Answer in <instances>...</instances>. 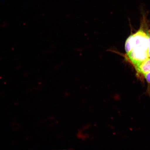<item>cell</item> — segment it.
Segmentation results:
<instances>
[{
	"label": "cell",
	"instance_id": "cell-5",
	"mask_svg": "<svg viewBox=\"0 0 150 150\" xmlns=\"http://www.w3.org/2000/svg\"><path fill=\"white\" fill-rule=\"evenodd\" d=\"M147 26V25H145V29L149 41V57H150V30L148 29Z\"/></svg>",
	"mask_w": 150,
	"mask_h": 150
},
{
	"label": "cell",
	"instance_id": "cell-1",
	"mask_svg": "<svg viewBox=\"0 0 150 150\" xmlns=\"http://www.w3.org/2000/svg\"><path fill=\"white\" fill-rule=\"evenodd\" d=\"M126 55L125 57L134 68L149 57V41L144 22H142L139 29L134 34L133 48Z\"/></svg>",
	"mask_w": 150,
	"mask_h": 150
},
{
	"label": "cell",
	"instance_id": "cell-2",
	"mask_svg": "<svg viewBox=\"0 0 150 150\" xmlns=\"http://www.w3.org/2000/svg\"><path fill=\"white\" fill-rule=\"evenodd\" d=\"M135 69L136 71L137 76L141 79H143L144 75L150 72V57Z\"/></svg>",
	"mask_w": 150,
	"mask_h": 150
},
{
	"label": "cell",
	"instance_id": "cell-3",
	"mask_svg": "<svg viewBox=\"0 0 150 150\" xmlns=\"http://www.w3.org/2000/svg\"><path fill=\"white\" fill-rule=\"evenodd\" d=\"M133 38L134 34L131 35L125 42V50L126 54L129 53L132 50L133 47Z\"/></svg>",
	"mask_w": 150,
	"mask_h": 150
},
{
	"label": "cell",
	"instance_id": "cell-4",
	"mask_svg": "<svg viewBox=\"0 0 150 150\" xmlns=\"http://www.w3.org/2000/svg\"><path fill=\"white\" fill-rule=\"evenodd\" d=\"M143 79H145L148 83V92H150V72L144 75Z\"/></svg>",
	"mask_w": 150,
	"mask_h": 150
}]
</instances>
